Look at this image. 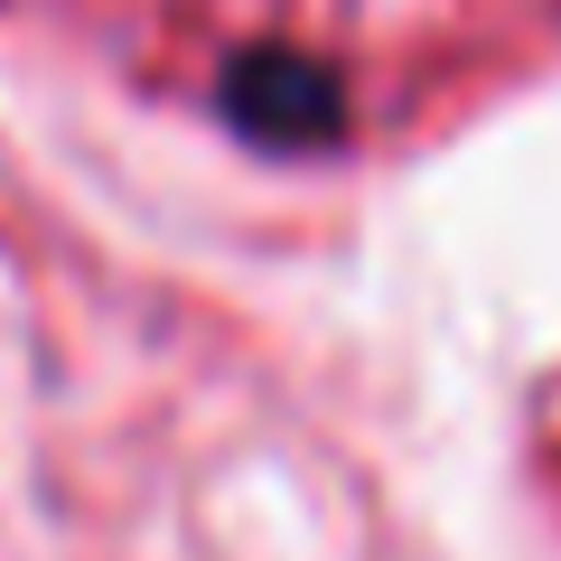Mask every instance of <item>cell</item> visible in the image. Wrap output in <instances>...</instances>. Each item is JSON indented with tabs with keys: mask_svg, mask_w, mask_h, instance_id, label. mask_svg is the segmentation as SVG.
Wrapping results in <instances>:
<instances>
[{
	"mask_svg": "<svg viewBox=\"0 0 561 561\" xmlns=\"http://www.w3.org/2000/svg\"><path fill=\"white\" fill-rule=\"evenodd\" d=\"M468 10H486V20H515V28H542V38H561V0H468Z\"/></svg>",
	"mask_w": 561,
	"mask_h": 561,
	"instance_id": "obj_1",
	"label": "cell"
}]
</instances>
